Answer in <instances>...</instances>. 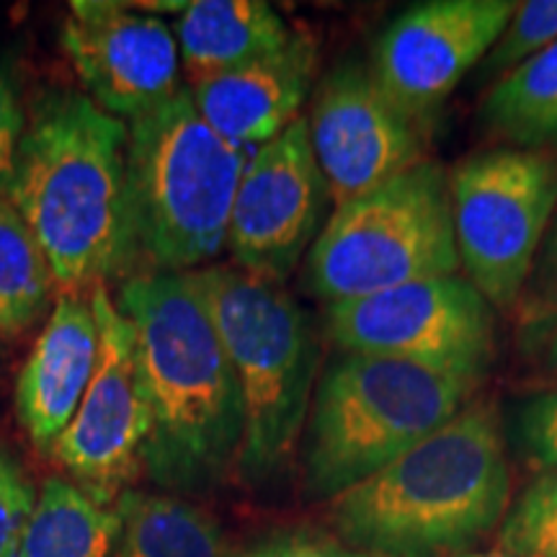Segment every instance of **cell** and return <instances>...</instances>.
<instances>
[{
  "mask_svg": "<svg viewBox=\"0 0 557 557\" xmlns=\"http://www.w3.org/2000/svg\"><path fill=\"white\" fill-rule=\"evenodd\" d=\"M150 403L143 470L165 491L201 493L238 462V382L191 271L148 269L122 284Z\"/></svg>",
  "mask_w": 557,
  "mask_h": 557,
  "instance_id": "1",
  "label": "cell"
},
{
  "mask_svg": "<svg viewBox=\"0 0 557 557\" xmlns=\"http://www.w3.org/2000/svg\"><path fill=\"white\" fill-rule=\"evenodd\" d=\"M129 124L81 90L32 103L5 197L37 238L62 292L96 287L135 259L127 184Z\"/></svg>",
  "mask_w": 557,
  "mask_h": 557,
  "instance_id": "2",
  "label": "cell"
},
{
  "mask_svg": "<svg viewBox=\"0 0 557 557\" xmlns=\"http://www.w3.org/2000/svg\"><path fill=\"white\" fill-rule=\"evenodd\" d=\"M511 470L496 408L462 413L374 475L333 498L331 524L377 557H457L504 524Z\"/></svg>",
  "mask_w": 557,
  "mask_h": 557,
  "instance_id": "3",
  "label": "cell"
},
{
  "mask_svg": "<svg viewBox=\"0 0 557 557\" xmlns=\"http://www.w3.org/2000/svg\"><path fill=\"white\" fill-rule=\"evenodd\" d=\"M238 382L243 436L235 470L267 483L295 455L318 385L320 341L282 284L214 263L191 271Z\"/></svg>",
  "mask_w": 557,
  "mask_h": 557,
  "instance_id": "4",
  "label": "cell"
},
{
  "mask_svg": "<svg viewBox=\"0 0 557 557\" xmlns=\"http://www.w3.org/2000/svg\"><path fill=\"white\" fill-rule=\"evenodd\" d=\"M468 374L341 354L318 377L305 423V491L338 498L470 406Z\"/></svg>",
  "mask_w": 557,
  "mask_h": 557,
  "instance_id": "5",
  "label": "cell"
},
{
  "mask_svg": "<svg viewBox=\"0 0 557 557\" xmlns=\"http://www.w3.org/2000/svg\"><path fill=\"white\" fill-rule=\"evenodd\" d=\"M246 163V150L201 120L189 88L129 122L135 253L158 271L205 269L227 246L230 212Z\"/></svg>",
  "mask_w": 557,
  "mask_h": 557,
  "instance_id": "6",
  "label": "cell"
},
{
  "mask_svg": "<svg viewBox=\"0 0 557 557\" xmlns=\"http://www.w3.org/2000/svg\"><path fill=\"white\" fill-rule=\"evenodd\" d=\"M457 271L449 176L423 160L333 209L308 250L305 287L336 305Z\"/></svg>",
  "mask_w": 557,
  "mask_h": 557,
  "instance_id": "7",
  "label": "cell"
},
{
  "mask_svg": "<svg viewBox=\"0 0 557 557\" xmlns=\"http://www.w3.org/2000/svg\"><path fill=\"white\" fill-rule=\"evenodd\" d=\"M449 199L459 267L491 308L508 310L557 207V158L521 148L475 152L451 171Z\"/></svg>",
  "mask_w": 557,
  "mask_h": 557,
  "instance_id": "8",
  "label": "cell"
},
{
  "mask_svg": "<svg viewBox=\"0 0 557 557\" xmlns=\"http://www.w3.org/2000/svg\"><path fill=\"white\" fill-rule=\"evenodd\" d=\"M325 331L344 354L410 361L475 380L496 354L491 302L459 276L418 278L329 305Z\"/></svg>",
  "mask_w": 557,
  "mask_h": 557,
  "instance_id": "9",
  "label": "cell"
},
{
  "mask_svg": "<svg viewBox=\"0 0 557 557\" xmlns=\"http://www.w3.org/2000/svg\"><path fill=\"white\" fill-rule=\"evenodd\" d=\"M90 305L99 323V361L78 413L50 455L83 491L109 504L143 468L152 418L135 331L107 282L90 287Z\"/></svg>",
  "mask_w": 557,
  "mask_h": 557,
  "instance_id": "10",
  "label": "cell"
},
{
  "mask_svg": "<svg viewBox=\"0 0 557 557\" xmlns=\"http://www.w3.org/2000/svg\"><path fill=\"white\" fill-rule=\"evenodd\" d=\"M329 199L308 120L299 116L243 169L227 227L233 267L274 284L287 282L323 230Z\"/></svg>",
  "mask_w": 557,
  "mask_h": 557,
  "instance_id": "11",
  "label": "cell"
},
{
  "mask_svg": "<svg viewBox=\"0 0 557 557\" xmlns=\"http://www.w3.org/2000/svg\"><path fill=\"white\" fill-rule=\"evenodd\" d=\"M310 145L333 205L364 197L423 163V127L403 111L359 60L341 62L312 99Z\"/></svg>",
  "mask_w": 557,
  "mask_h": 557,
  "instance_id": "12",
  "label": "cell"
},
{
  "mask_svg": "<svg viewBox=\"0 0 557 557\" xmlns=\"http://www.w3.org/2000/svg\"><path fill=\"white\" fill-rule=\"evenodd\" d=\"M513 11V0L416 3L382 32L369 67L389 99L426 129L459 81L485 60Z\"/></svg>",
  "mask_w": 557,
  "mask_h": 557,
  "instance_id": "13",
  "label": "cell"
},
{
  "mask_svg": "<svg viewBox=\"0 0 557 557\" xmlns=\"http://www.w3.org/2000/svg\"><path fill=\"white\" fill-rule=\"evenodd\" d=\"M60 39L86 94L116 120L135 122L181 90L176 34L150 13L78 0L70 3Z\"/></svg>",
  "mask_w": 557,
  "mask_h": 557,
  "instance_id": "14",
  "label": "cell"
},
{
  "mask_svg": "<svg viewBox=\"0 0 557 557\" xmlns=\"http://www.w3.org/2000/svg\"><path fill=\"white\" fill-rule=\"evenodd\" d=\"M99 361L90 297L62 292L16 380V413L32 444L52 451L78 413Z\"/></svg>",
  "mask_w": 557,
  "mask_h": 557,
  "instance_id": "15",
  "label": "cell"
},
{
  "mask_svg": "<svg viewBox=\"0 0 557 557\" xmlns=\"http://www.w3.org/2000/svg\"><path fill=\"white\" fill-rule=\"evenodd\" d=\"M318 67V50L308 34H295L287 47L214 78L191 83L194 107L209 127L238 148L267 145L299 120Z\"/></svg>",
  "mask_w": 557,
  "mask_h": 557,
  "instance_id": "16",
  "label": "cell"
},
{
  "mask_svg": "<svg viewBox=\"0 0 557 557\" xmlns=\"http://www.w3.org/2000/svg\"><path fill=\"white\" fill-rule=\"evenodd\" d=\"M295 34L263 0H194L176 21L178 54L191 83L214 78L287 47Z\"/></svg>",
  "mask_w": 557,
  "mask_h": 557,
  "instance_id": "17",
  "label": "cell"
},
{
  "mask_svg": "<svg viewBox=\"0 0 557 557\" xmlns=\"http://www.w3.org/2000/svg\"><path fill=\"white\" fill-rule=\"evenodd\" d=\"M114 557H230L218 519L189 500L124 487Z\"/></svg>",
  "mask_w": 557,
  "mask_h": 557,
  "instance_id": "18",
  "label": "cell"
},
{
  "mask_svg": "<svg viewBox=\"0 0 557 557\" xmlns=\"http://www.w3.org/2000/svg\"><path fill=\"white\" fill-rule=\"evenodd\" d=\"M120 513L78 483L47 478L26 521L18 557H114Z\"/></svg>",
  "mask_w": 557,
  "mask_h": 557,
  "instance_id": "19",
  "label": "cell"
},
{
  "mask_svg": "<svg viewBox=\"0 0 557 557\" xmlns=\"http://www.w3.org/2000/svg\"><path fill=\"white\" fill-rule=\"evenodd\" d=\"M480 116L511 148L545 150L557 145V41L496 81Z\"/></svg>",
  "mask_w": 557,
  "mask_h": 557,
  "instance_id": "20",
  "label": "cell"
},
{
  "mask_svg": "<svg viewBox=\"0 0 557 557\" xmlns=\"http://www.w3.org/2000/svg\"><path fill=\"white\" fill-rule=\"evenodd\" d=\"M54 276L45 250L9 199H0V338L34 329L52 297Z\"/></svg>",
  "mask_w": 557,
  "mask_h": 557,
  "instance_id": "21",
  "label": "cell"
},
{
  "mask_svg": "<svg viewBox=\"0 0 557 557\" xmlns=\"http://www.w3.org/2000/svg\"><path fill=\"white\" fill-rule=\"evenodd\" d=\"M498 549L511 557H557V470L524 487L498 529Z\"/></svg>",
  "mask_w": 557,
  "mask_h": 557,
  "instance_id": "22",
  "label": "cell"
},
{
  "mask_svg": "<svg viewBox=\"0 0 557 557\" xmlns=\"http://www.w3.org/2000/svg\"><path fill=\"white\" fill-rule=\"evenodd\" d=\"M557 41V0H527L517 3L504 34L483 60V78H506L534 54Z\"/></svg>",
  "mask_w": 557,
  "mask_h": 557,
  "instance_id": "23",
  "label": "cell"
},
{
  "mask_svg": "<svg viewBox=\"0 0 557 557\" xmlns=\"http://www.w3.org/2000/svg\"><path fill=\"white\" fill-rule=\"evenodd\" d=\"M517 444L532 468L557 470V389L527 398L513 418Z\"/></svg>",
  "mask_w": 557,
  "mask_h": 557,
  "instance_id": "24",
  "label": "cell"
},
{
  "mask_svg": "<svg viewBox=\"0 0 557 557\" xmlns=\"http://www.w3.org/2000/svg\"><path fill=\"white\" fill-rule=\"evenodd\" d=\"M37 500L24 465L0 447V557H18L21 537Z\"/></svg>",
  "mask_w": 557,
  "mask_h": 557,
  "instance_id": "25",
  "label": "cell"
},
{
  "mask_svg": "<svg viewBox=\"0 0 557 557\" xmlns=\"http://www.w3.org/2000/svg\"><path fill=\"white\" fill-rule=\"evenodd\" d=\"M26 132L18 81L9 62L0 60V194H9L18 165V148Z\"/></svg>",
  "mask_w": 557,
  "mask_h": 557,
  "instance_id": "26",
  "label": "cell"
},
{
  "mask_svg": "<svg viewBox=\"0 0 557 557\" xmlns=\"http://www.w3.org/2000/svg\"><path fill=\"white\" fill-rule=\"evenodd\" d=\"M230 557H377L320 532H278Z\"/></svg>",
  "mask_w": 557,
  "mask_h": 557,
  "instance_id": "27",
  "label": "cell"
},
{
  "mask_svg": "<svg viewBox=\"0 0 557 557\" xmlns=\"http://www.w3.org/2000/svg\"><path fill=\"white\" fill-rule=\"evenodd\" d=\"M529 308H532V315H529L527 323L534 331H557V225L549 233Z\"/></svg>",
  "mask_w": 557,
  "mask_h": 557,
  "instance_id": "28",
  "label": "cell"
},
{
  "mask_svg": "<svg viewBox=\"0 0 557 557\" xmlns=\"http://www.w3.org/2000/svg\"><path fill=\"white\" fill-rule=\"evenodd\" d=\"M547 361H549V367L555 369L557 372V331L553 333V344H549V351H547Z\"/></svg>",
  "mask_w": 557,
  "mask_h": 557,
  "instance_id": "29",
  "label": "cell"
},
{
  "mask_svg": "<svg viewBox=\"0 0 557 557\" xmlns=\"http://www.w3.org/2000/svg\"><path fill=\"white\" fill-rule=\"evenodd\" d=\"M457 557H511V555L500 553V549H491V553H475V549H472V553H465V555H457Z\"/></svg>",
  "mask_w": 557,
  "mask_h": 557,
  "instance_id": "30",
  "label": "cell"
}]
</instances>
